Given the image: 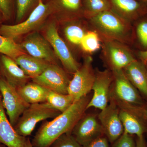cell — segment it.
I'll use <instances>...</instances> for the list:
<instances>
[{
	"mask_svg": "<svg viewBox=\"0 0 147 147\" xmlns=\"http://www.w3.org/2000/svg\"><path fill=\"white\" fill-rule=\"evenodd\" d=\"M90 99L82 98L53 120L45 121L40 126L31 142L33 147H50L63 134L71 133L77 122L84 115Z\"/></svg>",
	"mask_w": 147,
	"mask_h": 147,
	"instance_id": "6da1fadb",
	"label": "cell"
},
{
	"mask_svg": "<svg viewBox=\"0 0 147 147\" xmlns=\"http://www.w3.org/2000/svg\"><path fill=\"white\" fill-rule=\"evenodd\" d=\"M91 29L100 39L115 40L131 45L134 42L132 24L121 18L112 9L105 11L88 19Z\"/></svg>",
	"mask_w": 147,
	"mask_h": 147,
	"instance_id": "7a4b0ae2",
	"label": "cell"
},
{
	"mask_svg": "<svg viewBox=\"0 0 147 147\" xmlns=\"http://www.w3.org/2000/svg\"><path fill=\"white\" fill-rule=\"evenodd\" d=\"M53 13L54 8L50 1L45 3L43 0H39L38 5L25 21L16 25H2L0 27V34L14 40L34 31Z\"/></svg>",
	"mask_w": 147,
	"mask_h": 147,
	"instance_id": "3957f363",
	"label": "cell"
},
{
	"mask_svg": "<svg viewBox=\"0 0 147 147\" xmlns=\"http://www.w3.org/2000/svg\"><path fill=\"white\" fill-rule=\"evenodd\" d=\"M61 113L47 102L30 104L21 115L14 129L20 136L27 137L31 134L38 122L55 118Z\"/></svg>",
	"mask_w": 147,
	"mask_h": 147,
	"instance_id": "277c9868",
	"label": "cell"
},
{
	"mask_svg": "<svg viewBox=\"0 0 147 147\" xmlns=\"http://www.w3.org/2000/svg\"><path fill=\"white\" fill-rule=\"evenodd\" d=\"M101 41L102 58L112 71L123 69L137 60L129 45L115 40Z\"/></svg>",
	"mask_w": 147,
	"mask_h": 147,
	"instance_id": "5b68a950",
	"label": "cell"
},
{
	"mask_svg": "<svg viewBox=\"0 0 147 147\" xmlns=\"http://www.w3.org/2000/svg\"><path fill=\"white\" fill-rule=\"evenodd\" d=\"M92 62V57L86 56L83 64L74 74L73 78L69 82L68 94L73 97L75 102L87 96L92 90L95 77Z\"/></svg>",
	"mask_w": 147,
	"mask_h": 147,
	"instance_id": "8992f818",
	"label": "cell"
},
{
	"mask_svg": "<svg viewBox=\"0 0 147 147\" xmlns=\"http://www.w3.org/2000/svg\"><path fill=\"white\" fill-rule=\"evenodd\" d=\"M0 93L3 106L6 111L9 122L14 127L21 115L30 104L20 96L16 88L3 78H0Z\"/></svg>",
	"mask_w": 147,
	"mask_h": 147,
	"instance_id": "52a82bcc",
	"label": "cell"
},
{
	"mask_svg": "<svg viewBox=\"0 0 147 147\" xmlns=\"http://www.w3.org/2000/svg\"><path fill=\"white\" fill-rule=\"evenodd\" d=\"M114 76L115 99L126 104V106L143 107L146 105L138 90L125 76L123 69L112 71Z\"/></svg>",
	"mask_w": 147,
	"mask_h": 147,
	"instance_id": "ba28073f",
	"label": "cell"
},
{
	"mask_svg": "<svg viewBox=\"0 0 147 147\" xmlns=\"http://www.w3.org/2000/svg\"><path fill=\"white\" fill-rule=\"evenodd\" d=\"M92 90L93 94L89 101L87 109L90 108L102 110L108 105L110 99V88L114 81L113 72L109 69L100 71L96 69Z\"/></svg>",
	"mask_w": 147,
	"mask_h": 147,
	"instance_id": "9c48e42d",
	"label": "cell"
},
{
	"mask_svg": "<svg viewBox=\"0 0 147 147\" xmlns=\"http://www.w3.org/2000/svg\"><path fill=\"white\" fill-rule=\"evenodd\" d=\"M46 38L65 70L69 73H75L81 65L74 57L65 42L60 36L55 24H50L47 26Z\"/></svg>",
	"mask_w": 147,
	"mask_h": 147,
	"instance_id": "30bf717a",
	"label": "cell"
},
{
	"mask_svg": "<svg viewBox=\"0 0 147 147\" xmlns=\"http://www.w3.org/2000/svg\"><path fill=\"white\" fill-rule=\"evenodd\" d=\"M32 79L50 90L68 94L70 80L65 70L56 64L50 63L42 74Z\"/></svg>",
	"mask_w": 147,
	"mask_h": 147,
	"instance_id": "8fae6325",
	"label": "cell"
},
{
	"mask_svg": "<svg viewBox=\"0 0 147 147\" xmlns=\"http://www.w3.org/2000/svg\"><path fill=\"white\" fill-rule=\"evenodd\" d=\"M119 109L115 99L98 115V119L103 133L108 141L113 144L123 134L124 128L120 118Z\"/></svg>",
	"mask_w": 147,
	"mask_h": 147,
	"instance_id": "7c38bea8",
	"label": "cell"
},
{
	"mask_svg": "<svg viewBox=\"0 0 147 147\" xmlns=\"http://www.w3.org/2000/svg\"><path fill=\"white\" fill-rule=\"evenodd\" d=\"M20 45L32 57L50 63H56L57 58L50 43L38 32L28 34Z\"/></svg>",
	"mask_w": 147,
	"mask_h": 147,
	"instance_id": "4fadbf2b",
	"label": "cell"
},
{
	"mask_svg": "<svg viewBox=\"0 0 147 147\" xmlns=\"http://www.w3.org/2000/svg\"><path fill=\"white\" fill-rule=\"evenodd\" d=\"M143 107L126 106L125 108L119 110L124 131L136 137L147 133V117L143 112Z\"/></svg>",
	"mask_w": 147,
	"mask_h": 147,
	"instance_id": "5bb4252c",
	"label": "cell"
},
{
	"mask_svg": "<svg viewBox=\"0 0 147 147\" xmlns=\"http://www.w3.org/2000/svg\"><path fill=\"white\" fill-rule=\"evenodd\" d=\"M71 133L83 146L104 135L100 123L91 115H84L75 125Z\"/></svg>",
	"mask_w": 147,
	"mask_h": 147,
	"instance_id": "9a60e30c",
	"label": "cell"
},
{
	"mask_svg": "<svg viewBox=\"0 0 147 147\" xmlns=\"http://www.w3.org/2000/svg\"><path fill=\"white\" fill-rule=\"evenodd\" d=\"M110 1L111 9L131 24L147 14V5L137 0H110Z\"/></svg>",
	"mask_w": 147,
	"mask_h": 147,
	"instance_id": "2e32d148",
	"label": "cell"
},
{
	"mask_svg": "<svg viewBox=\"0 0 147 147\" xmlns=\"http://www.w3.org/2000/svg\"><path fill=\"white\" fill-rule=\"evenodd\" d=\"M0 71L4 79L16 89L24 86L31 79L14 60L5 55L0 58Z\"/></svg>",
	"mask_w": 147,
	"mask_h": 147,
	"instance_id": "e0dca14e",
	"label": "cell"
},
{
	"mask_svg": "<svg viewBox=\"0 0 147 147\" xmlns=\"http://www.w3.org/2000/svg\"><path fill=\"white\" fill-rule=\"evenodd\" d=\"M26 139L16 132L7 119L0 93V144L7 147H24Z\"/></svg>",
	"mask_w": 147,
	"mask_h": 147,
	"instance_id": "ac0fdd59",
	"label": "cell"
},
{
	"mask_svg": "<svg viewBox=\"0 0 147 147\" xmlns=\"http://www.w3.org/2000/svg\"><path fill=\"white\" fill-rule=\"evenodd\" d=\"M123 70L129 82L147 100V69L144 64L137 60Z\"/></svg>",
	"mask_w": 147,
	"mask_h": 147,
	"instance_id": "d6986e66",
	"label": "cell"
},
{
	"mask_svg": "<svg viewBox=\"0 0 147 147\" xmlns=\"http://www.w3.org/2000/svg\"><path fill=\"white\" fill-rule=\"evenodd\" d=\"M17 89L18 93L30 104L45 102L50 90L35 82L28 83Z\"/></svg>",
	"mask_w": 147,
	"mask_h": 147,
	"instance_id": "ffe728a7",
	"label": "cell"
},
{
	"mask_svg": "<svg viewBox=\"0 0 147 147\" xmlns=\"http://www.w3.org/2000/svg\"><path fill=\"white\" fill-rule=\"evenodd\" d=\"M14 61L31 79L40 75L50 64L26 53L20 55Z\"/></svg>",
	"mask_w": 147,
	"mask_h": 147,
	"instance_id": "44dd1931",
	"label": "cell"
},
{
	"mask_svg": "<svg viewBox=\"0 0 147 147\" xmlns=\"http://www.w3.org/2000/svg\"><path fill=\"white\" fill-rule=\"evenodd\" d=\"M54 13L61 12L69 16H84L82 0H50Z\"/></svg>",
	"mask_w": 147,
	"mask_h": 147,
	"instance_id": "7402d4cb",
	"label": "cell"
},
{
	"mask_svg": "<svg viewBox=\"0 0 147 147\" xmlns=\"http://www.w3.org/2000/svg\"><path fill=\"white\" fill-rule=\"evenodd\" d=\"M46 102L53 108L62 113L67 110L75 101L70 95L62 94L50 90Z\"/></svg>",
	"mask_w": 147,
	"mask_h": 147,
	"instance_id": "603a6c76",
	"label": "cell"
},
{
	"mask_svg": "<svg viewBox=\"0 0 147 147\" xmlns=\"http://www.w3.org/2000/svg\"><path fill=\"white\" fill-rule=\"evenodd\" d=\"M84 16L87 20L111 9L110 0H82Z\"/></svg>",
	"mask_w": 147,
	"mask_h": 147,
	"instance_id": "cb8c5ba5",
	"label": "cell"
},
{
	"mask_svg": "<svg viewBox=\"0 0 147 147\" xmlns=\"http://www.w3.org/2000/svg\"><path fill=\"white\" fill-rule=\"evenodd\" d=\"M0 53L8 56L13 60L20 55L25 54L21 45L17 44L14 40L0 34Z\"/></svg>",
	"mask_w": 147,
	"mask_h": 147,
	"instance_id": "d4e9b609",
	"label": "cell"
},
{
	"mask_svg": "<svg viewBox=\"0 0 147 147\" xmlns=\"http://www.w3.org/2000/svg\"><path fill=\"white\" fill-rule=\"evenodd\" d=\"M80 47L84 52L88 54H93L101 47V41L97 32L91 29L86 33L80 44Z\"/></svg>",
	"mask_w": 147,
	"mask_h": 147,
	"instance_id": "484cf974",
	"label": "cell"
},
{
	"mask_svg": "<svg viewBox=\"0 0 147 147\" xmlns=\"http://www.w3.org/2000/svg\"><path fill=\"white\" fill-rule=\"evenodd\" d=\"M88 30L82 25L75 23L68 24L64 29L65 35L69 42L80 46L83 37Z\"/></svg>",
	"mask_w": 147,
	"mask_h": 147,
	"instance_id": "4316f807",
	"label": "cell"
},
{
	"mask_svg": "<svg viewBox=\"0 0 147 147\" xmlns=\"http://www.w3.org/2000/svg\"><path fill=\"white\" fill-rule=\"evenodd\" d=\"M39 0H16V20L20 23L28 13H31L39 3Z\"/></svg>",
	"mask_w": 147,
	"mask_h": 147,
	"instance_id": "83f0119b",
	"label": "cell"
},
{
	"mask_svg": "<svg viewBox=\"0 0 147 147\" xmlns=\"http://www.w3.org/2000/svg\"><path fill=\"white\" fill-rule=\"evenodd\" d=\"M134 38L136 37L142 50L147 49V14L135 22Z\"/></svg>",
	"mask_w": 147,
	"mask_h": 147,
	"instance_id": "f1b7e54d",
	"label": "cell"
},
{
	"mask_svg": "<svg viewBox=\"0 0 147 147\" xmlns=\"http://www.w3.org/2000/svg\"><path fill=\"white\" fill-rule=\"evenodd\" d=\"M50 147H83L71 133L63 134L56 139Z\"/></svg>",
	"mask_w": 147,
	"mask_h": 147,
	"instance_id": "f546056e",
	"label": "cell"
},
{
	"mask_svg": "<svg viewBox=\"0 0 147 147\" xmlns=\"http://www.w3.org/2000/svg\"><path fill=\"white\" fill-rule=\"evenodd\" d=\"M16 3V0H0V11L4 19L7 20L11 18Z\"/></svg>",
	"mask_w": 147,
	"mask_h": 147,
	"instance_id": "4dcf8cb0",
	"label": "cell"
},
{
	"mask_svg": "<svg viewBox=\"0 0 147 147\" xmlns=\"http://www.w3.org/2000/svg\"><path fill=\"white\" fill-rule=\"evenodd\" d=\"M113 144V147H136V139H134V135L124 131L123 134Z\"/></svg>",
	"mask_w": 147,
	"mask_h": 147,
	"instance_id": "1f68e13d",
	"label": "cell"
},
{
	"mask_svg": "<svg viewBox=\"0 0 147 147\" xmlns=\"http://www.w3.org/2000/svg\"><path fill=\"white\" fill-rule=\"evenodd\" d=\"M109 141L105 135L94 139L83 147H109Z\"/></svg>",
	"mask_w": 147,
	"mask_h": 147,
	"instance_id": "d6a6232c",
	"label": "cell"
},
{
	"mask_svg": "<svg viewBox=\"0 0 147 147\" xmlns=\"http://www.w3.org/2000/svg\"><path fill=\"white\" fill-rule=\"evenodd\" d=\"M136 147H147V143L144 135L136 137Z\"/></svg>",
	"mask_w": 147,
	"mask_h": 147,
	"instance_id": "836d02e7",
	"label": "cell"
},
{
	"mask_svg": "<svg viewBox=\"0 0 147 147\" xmlns=\"http://www.w3.org/2000/svg\"><path fill=\"white\" fill-rule=\"evenodd\" d=\"M138 57L140 61L145 64L147 61V49L146 50L139 51Z\"/></svg>",
	"mask_w": 147,
	"mask_h": 147,
	"instance_id": "e575fe53",
	"label": "cell"
},
{
	"mask_svg": "<svg viewBox=\"0 0 147 147\" xmlns=\"http://www.w3.org/2000/svg\"><path fill=\"white\" fill-rule=\"evenodd\" d=\"M24 147H33L32 144L31 142L28 137H26Z\"/></svg>",
	"mask_w": 147,
	"mask_h": 147,
	"instance_id": "d590c367",
	"label": "cell"
},
{
	"mask_svg": "<svg viewBox=\"0 0 147 147\" xmlns=\"http://www.w3.org/2000/svg\"><path fill=\"white\" fill-rule=\"evenodd\" d=\"M143 110L144 114L147 117V104L143 107Z\"/></svg>",
	"mask_w": 147,
	"mask_h": 147,
	"instance_id": "8d00e7d4",
	"label": "cell"
},
{
	"mask_svg": "<svg viewBox=\"0 0 147 147\" xmlns=\"http://www.w3.org/2000/svg\"><path fill=\"white\" fill-rule=\"evenodd\" d=\"M137 1H139L140 2L143 3L147 5V0H137Z\"/></svg>",
	"mask_w": 147,
	"mask_h": 147,
	"instance_id": "74e56055",
	"label": "cell"
},
{
	"mask_svg": "<svg viewBox=\"0 0 147 147\" xmlns=\"http://www.w3.org/2000/svg\"><path fill=\"white\" fill-rule=\"evenodd\" d=\"M0 147H5V146L4 145L2 144H0Z\"/></svg>",
	"mask_w": 147,
	"mask_h": 147,
	"instance_id": "f35d334b",
	"label": "cell"
},
{
	"mask_svg": "<svg viewBox=\"0 0 147 147\" xmlns=\"http://www.w3.org/2000/svg\"><path fill=\"white\" fill-rule=\"evenodd\" d=\"M145 65H146V68L147 69V61L146 62V63L145 64Z\"/></svg>",
	"mask_w": 147,
	"mask_h": 147,
	"instance_id": "ab89813d",
	"label": "cell"
},
{
	"mask_svg": "<svg viewBox=\"0 0 147 147\" xmlns=\"http://www.w3.org/2000/svg\"><path fill=\"white\" fill-rule=\"evenodd\" d=\"M0 15H2L1 13V11H0ZM3 17V16H2Z\"/></svg>",
	"mask_w": 147,
	"mask_h": 147,
	"instance_id": "60d3db41",
	"label": "cell"
}]
</instances>
